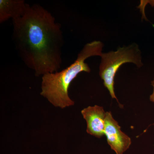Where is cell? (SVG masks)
<instances>
[{"label":"cell","mask_w":154,"mask_h":154,"mask_svg":"<svg viewBox=\"0 0 154 154\" xmlns=\"http://www.w3.org/2000/svg\"><path fill=\"white\" fill-rule=\"evenodd\" d=\"M12 22L17 52L35 76L59 71L64 38L61 25L52 14L40 5L28 4L24 14Z\"/></svg>","instance_id":"cell-1"},{"label":"cell","mask_w":154,"mask_h":154,"mask_svg":"<svg viewBox=\"0 0 154 154\" xmlns=\"http://www.w3.org/2000/svg\"><path fill=\"white\" fill-rule=\"evenodd\" d=\"M103 46L102 42L97 40L87 43L78 54L74 62L69 66L61 71L43 75L40 95L56 107L63 109L74 105L75 102L69 96V88L80 73L91 72L85 60L91 57L101 56Z\"/></svg>","instance_id":"cell-2"},{"label":"cell","mask_w":154,"mask_h":154,"mask_svg":"<svg viewBox=\"0 0 154 154\" xmlns=\"http://www.w3.org/2000/svg\"><path fill=\"white\" fill-rule=\"evenodd\" d=\"M99 66V75L103 81L105 88L109 91L112 99H115L121 108H123L116 96L114 91V79L116 72L122 65L131 63L138 68L143 66L140 50L136 44L128 46L118 48L116 51L102 53Z\"/></svg>","instance_id":"cell-3"},{"label":"cell","mask_w":154,"mask_h":154,"mask_svg":"<svg viewBox=\"0 0 154 154\" xmlns=\"http://www.w3.org/2000/svg\"><path fill=\"white\" fill-rule=\"evenodd\" d=\"M105 135L107 143L116 154H124L131 145V139L122 131L121 127L110 112H106Z\"/></svg>","instance_id":"cell-4"},{"label":"cell","mask_w":154,"mask_h":154,"mask_svg":"<svg viewBox=\"0 0 154 154\" xmlns=\"http://www.w3.org/2000/svg\"><path fill=\"white\" fill-rule=\"evenodd\" d=\"M87 124L88 134L100 138L105 135L106 112L102 106H88L81 111Z\"/></svg>","instance_id":"cell-5"},{"label":"cell","mask_w":154,"mask_h":154,"mask_svg":"<svg viewBox=\"0 0 154 154\" xmlns=\"http://www.w3.org/2000/svg\"><path fill=\"white\" fill-rule=\"evenodd\" d=\"M27 5L24 0H0V23L21 17Z\"/></svg>","instance_id":"cell-6"},{"label":"cell","mask_w":154,"mask_h":154,"mask_svg":"<svg viewBox=\"0 0 154 154\" xmlns=\"http://www.w3.org/2000/svg\"><path fill=\"white\" fill-rule=\"evenodd\" d=\"M151 85L153 87V92L151 95L149 96V100L151 102L154 103V79L151 82ZM152 125H154V123L152 124Z\"/></svg>","instance_id":"cell-7"}]
</instances>
